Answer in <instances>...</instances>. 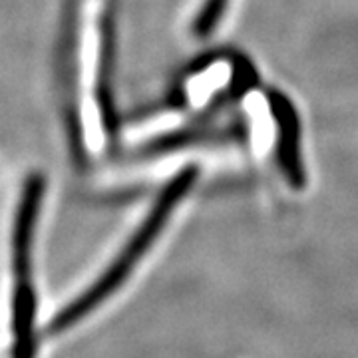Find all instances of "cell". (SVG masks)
Returning <instances> with one entry per match:
<instances>
[{"mask_svg": "<svg viewBox=\"0 0 358 358\" xmlns=\"http://www.w3.org/2000/svg\"><path fill=\"white\" fill-rule=\"evenodd\" d=\"M195 179H197V169L187 167V169L179 171L178 176L167 183L162 195L157 197L154 207L150 209V213L141 221L140 227L129 237L126 247L117 253L114 263L103 271L98 281L90 285L84 293L80 294L78 299H74L70 305H66L54 317V320H52V331L54 333L68 331L70 327L76 324L78 320L88 317L94 308L100 307L103 301L114 293L122 282L126 281V277L134 271V267L138 265L141 257L145 255V251L150 249V245L154 243L155 237L166 227L169 213L178 207L181 197L192 189Z\"/></svg>", "mask_w": 358, "mask_h": 358, "instance_id": "1", "label": "cell"}, {"mask_svg": "<svg viewBox=\"0 0 358 358\" xmlns=\"http://www.w3.org/2000/svg\"><path fill=\"white\" fill-rule=\"evenodd\" d=\"M271 112L275 120V128H277V162L281 166V171L285 178L289 179V183L301 189L305 187V169L301 162V128H299V117L296 112L291 106V102L273 92L271 94Z\"/></svg>", "mask_w": 358, "mask_h": 358, "instance_id": "2", "label": "cell"}, {"mask_svg": "<svg viewBox=\"0 0 358 358\" xmlns=\"http://www.w3.org/2000/svg\"><path fill=\"white\" fill-rule=\"evenodd\" d=\"M42 195H44V179L38 173H34L24 181L20 203L16 209V219H14L13 253L14 271L18 273V279H28L30 273V257H32L34 229L38 221Z\"/></svg>", "mask_w": 358, "mask_h": 358, "instance_id": "3", "label": "cell"}, {"mask_svg": "<svg viewBox=\"0 0 358 358\" xmlns=\"http://www.w3.org/2000/svg\"><path fill=\"white\" fill-rule=\"evenodd\" d=\"M34 320L36 294L28 279H20L14 291L13 358H34Z\"/></svg>", "mask_w": 358, "mask_h": 358, "instance_id": "4", "label": "cell"}, {"mask_svg": "<svg viewBox=\"0 0 358 358\" xmlns=\"http://www.w3.org/2000/svg\"><path fill=\"white\" fill-rule=\"evenodd\" d=\"M229 0H203L199 13L193 20V32L195 36H209L217 28L221 16L225 14Z\"/></svg>", "mask_w": 358, "mask_h": 358, "instance_id": "5", "label": "cell"}]
</instances>
